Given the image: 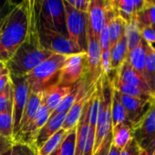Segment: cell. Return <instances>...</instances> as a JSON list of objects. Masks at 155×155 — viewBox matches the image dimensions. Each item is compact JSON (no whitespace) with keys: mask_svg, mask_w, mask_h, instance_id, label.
I'll list each match as a JSON object with an SVG mask.
<instances>
[{"mask_svg":"<svg viewBox=\"0 0 155 155\" xmlns=\"http://www.w3.org/2000/svg\"><path fill=\"white\" fill-rule=\"evenodd\" d=\"M68 55L53 54L26 74L29 92L42 93L58 84L59 73Z\"/></svg>","mask_w":155,"mask_h":155,"instance_id":"obj_4","label":"cell"},{"mask_svg":"<svg viewBox=\"0 0 155 155\" xmlns=\"http://www.w3.org/2000/svg\"><path fill=\"white\" fill-rule=\"evenodd\" d=\"M51 115V112L49 109L41 102V104L37 112L36 116L34 117L33 121L31 122L27 131L22 137L21 141L22 143H26L32 146L33 142L37 134V133L40 131V129L45 125V124L48 121L49 117Z\"/></svg>","mask_w":155,"mask_h":155,"instance_id":"obj_18","label":"cell"},{"mask_svg":"<svg viewBox=\"0 0 155 155\" xmlns=\"http://www.w3.org/2000/svg\"><path fill=\"white\" fill-rule=\"evenodd\" d=\"M151 27L153 28V32H154V34H155V24H154V25H152Z\"/></svg>","mask_w":155,"mask_h":155,"instance_id":"obj_41","label":"cell"},{"mask_svg":"<svg viewBox=\"0 0 155 155\" xmlns=\"http://www.w3.org/2000/svg\"><path fill=\"white\" fill-rule=\"evenodd\" d=\"M29 21V0L19 1L0 20V60L6 63L25 41Z\"/></svg>","mask_w":155,"mask_h":155,"instance_id":"obj_2","label":"cell"},{"mask_svg":"<svg viewBox=\"0 0 155 155\" xmlns=\"http://www.w3.org/2000/svg\"><path fill=\"white\" fill-rule=\"evenodd\" d=\"M37 14L36 1L29 0L28 30L25 41L17 48L12 57L5 63L9 74L23 76L32 71L37 65L53 54L44 49L37 34Z\"/></svg>","mask_w":155,"mask_h":155,"instance_id":"obj_1","label":"cell"},{"mask_svg":"<svg viewBox=\"0 0 155 155\" xmlns=\"http://www.w3.org/2000/svg\"><path fill=\"white\" fill-rule=\"evenodd\" d=\"M112 75L116 76L121 82L138 87L140 89H143L148 93H152L151 89L149 88L147 83L145 82L144 78L139 74L130 64V63L128 62V60L126 59V61L121 65V67L112 74ZM111 77V76H110Z\"/></svg>","mask_w":155,"mask_h":155,"instance_id":"obj_16","label":"cell"},{"mask_svg":"<svg viewBox=\"0 0 155 155\" xmlns=\"http://www.w3.org/2000/svg\"><path fill=\"white\" fill-rule=\"evenodd\" d=\"M16 3V1L11 0H0V20L10 10V8Z\"/></svg>","mask_w":155,"mask_h":155,"instance_id":"obj_36","label":"cell"},{"mask_svg":"<svg viewBox=\"0 0 155 155\" xmlns=\"http://www.w3.org/2000/svg\"><path fill=\"white\" fill-rule=\"evenodd\" d=\"M111 4L117 15L129 24L136 15V13L143 6L144 0H112Z\"/></svg>","mask_w":155,"mask_h":155,"instance_id":"obj_21","label":"cell"},{"mask_svg":"<svg viewBox=\"0 0 155 155\" xmlns=\"http://www.w3.org/2000/svg\"><path fill=\"white\" fill-rule=\"evenodd\" d=\"M136 20L140 30L155 24V0H144L143 6L136 13Z\"/></svg>","mask_w":155,"mask_h":155,"instance_id":"obj_24","label":"cell"},{"mask_svg":"<svg viewBox=\"0 0 155 155\" xmlns=\"http://www.w3.org/2000/svg\"><path fill=\"white\" fill-rule=\"evenodd\" d=\"M76 144V128L70 130L60 145L50 155H74Z\"/></svg>","mask_w":155,"mask_h":155,"instance_id":"obj_30","label":"cell"},{"mask_svg":"<svg viewBox=\"0 0 155 155\" xmlns=\"http://www.w3.org/2000/svg\"><path fill=\"white\" fill-rule=\"evenodd\" d=\"M95 89H96V84L90 90L86 89V90L82 91V93L79 94L77 101L75 102V104L72 105V107L67 113L61 129H63L67 132H69L70 130L76 128V126L79 123V120L81 116V114L83 112V109L85 107V104H87V102L89 101V99L94 93Z\"/></svg>","mask_w":155,"mask_h":155,"instance_id":"obj_13","label":"cell"},{"mask_svg":"<svg viewBox=\"0 0 155 155\" xmlns=\"http://www.w3.org/2000/svg\"><path fill=\"white\" fill-rule=\"evenodd\" d=\"M153 99H154V101H155V94H154V96H153Z\"/></svg>","mask_w":155,"mask_h":155,"instance_id":"obj_42","label":"cell"},{"mask_svg":"<svg viewBox=\"0 0 155 155\" xmlns=\"http://www.w3.org/2000/svg\"><path fill=\"white\" fill-rule=\"evenodd\" d=\"M120 155H147L146 153L142 150L138 144L136 143V142L132 139L128 144L121 151V153Z\"/></svg>","mask_w":155,"mask_h":155,"instance_id":"obj_34","label":"cell"},{"mask_svg":"<svg viewBox=\"0 0 155 155\" xmlns=\"http://www.w3.org/2000/svg\"><path fill=\"white\" fill-rule=\"evenodd\" d=\"M132 139V124L130 123L122 124L112 127V144L121 151Z\"/></svg>","mask_w":155,"mask_h":155,"instance_id":"obj_25","label":"cell"},{"mask_svg":"<svg viewBox=\"0 0 155 155\" xmlns=\"http://www.w3.org/2000/svg\"><path fill=\"white\" fill-rule=\"evenodd\" d=\"M15 143L16 142L14 140L7 139V138L0 135V155L5 153L8 149H10Z\"/></svg>","mask_w":155,"mask_h":155,"instance_id":"obj_37","label":"cell"},{"mask_svg":"<svg viewBox=\"0 0 155 155\" xmlns=\"http://www.w3.org/2000/svg\"><path fill=\"white\" fill-rule=\"evenodd\" d=\"M66 14V27L69 39L79 53H87L88 48V14L79 12L63 1Z\"/></svg>","mask_w":155,"mask_h":155,"instance_id":"obj_6","label":"cell"},{"mask_svg":"<svg viewBox=\"0 0 155 155\" xmlns=\"http://www.w3.org/2000/svg\"><path fill=\"white\" fill-rule=\"evenodd\" d=\"M128 48L124 39V36L120 39L112 47H111L110 63L112 73L116 72L121 65L126 61L128 57Z\"/></svg>","mask_w":155,"mask_h":155,"instance_id":"obj_23","label":"cell"},{"mask_svg":"<svg viewBox=\"0 0 155 155\" xmlns=\"http://www.w3.org/2000/svg\"><path fill=\"white\" fill-rule=\"evenodd\" d=\"M111 122H112V127L122 124L129 123L127 120L125 109L122 104L114 90H112V98H111Z\"/></svg>","mask_w":155,"mask_h":155,"instance_id":"obj_28","label":"cell"},{"mask_svg":"<svg viewBox=\"0 0 155 155\" xmlns=\"http://www.w3.org/2000/svg\"><path fill=\"white\" fill-rule=\"evenodd\" d=\"M0 135L7 139H13L12 110L0 113Z\"/></svg>","mask_w":155,"mask_h":155,"instance_id":"obj_31","label":"cell"},{"mask_svg":"<svg viewBox=\"0 0 155 155\" xmlns=\"http://www.w3.org/2000/svg\"><path fill=\"white\" fill-rule=\"evenodd\" d=\"M121 153V150L120 149H118L117 147H115L113 144L111 145V150H110V152H109V153L108 155H120Z\"/></svg>","mask_w":155,"mask_h":155,"instance_id":"obj_40","label":"cell"},{"mask_svg":"<svg viewBox=\"0 0 155 155\" xmlns=\"http://www.w3.org/2000/svg\"><path fill=\"white\" fill-rule=\"evenodd\" d=\"M12 102H13V94H12V85L11 80L7 86L0 93V113H4L9 110H12Z\"/></svg>","mask_w":155,"mask_h":155,"instance_id":"obj_33","label":"cell"},{"mask_svg":"<svg viewBox=\"0 0 155 155\" xmlns=\"http://www.w3.org/2000/svg\"><path fill=\"white\" fill-rule=\"evenodd\" d=\"M12 85V118H13V139L16 142L18 133L21 118L27 102L29 87L26 76H17L10 74Z\"/></svg>","mask_w":155,"mask_h":155,"instance_id":"obj_8","label":"cell"},{"mask_svg":"<svg viewBox=\"0 0 155 155\" xmlns=\"http://www.w3.org/2000/svg\"><path fill=\"white\" fill-rule=\"evenodd\" d=\"M144 80L151 89L153 95L155 94V50L147 44L146 59L144 67ZM154 100V99H153Z\"/></svg>","mask_w":155,"mask_h":155,"instance_id":"obj_26","label":"cell"},{"mask_svg":"<svg viewBox=\"0 0 155 155\" xmlns=\"http://www.w3.org/2000/svg\"><path fill=\"white\" fill-rule=\"evenodd\" d=\"M91 97V96H90ZM90 99L85 104L81 116L76 126V144L74 155H83L85 144L87 141V136L89 133V108H90Z\"/></svg>","mask_w":155,"mask_h":155,"instance_id":"obj_20","label":"cell"},{"mask_svg":"<svg viewBox=\"0 0 155 155\" xmlns=\"http://www.w3.org/2000/svg\"><path fill=\"white\" fill-rule=\"evenodd\" d=\"M9 74L8 69L6 67V64H5V63L2 62L0 60V76H2L4 74Z\"/></svg>","mask_w":155,"mask_h":155,"instance_id":"obj_39","label":"cell"},{"mask_svg":"<svg viewBox=\"0 0 155 155\" xmlns=\"http://www.w3.org/2000/svg\"><path fill=\"white\" fill-rule=\"evenodd\" d=\"M10 83V74H6L2 76H0V93L4 91V89L7 86V84Z\"/></svg>","mask_w":155,"mask_h":155,"instance_id":"obj_38","label":"cell"},{"mask_svg":"<svg viewBox=\"0 0 155 155\" xmlns=\"http://www.w3.org/2000/svg\"><path fill=\"white\" fill-rule=\"evenodd\" d=\"M66 2L78 11L82 13H88L90 1V0H66Z\"/></svg>","mask_w":155,"mask_h":155,"instance_id":"obj_35","label":"cell"},{"mask_svg":"<svg viewBox=\"0 0 155 155\" xmlns=\"http://www.w3.org/2000/svg\"><path fill=\"white\" fill-rule=\"evenodd\" d=\"M146 50H147V43L142 37L140 44L128 53V57H127V60L130 63L131 66L143 77L144 75Z\"/></svg>","mask_w":155,"mask_h":155,"instance_id":"obj_22","label":"cell"},{"mask_svg":"<svg viewBox=\"0 0 155 155\" xmlns=\"http://www.w3.org/2000/svg\"><path fill=\"white\" fill-rule=\"evenodd\" d=\"M88 64L89 72L85 83L89 88L93 87L102 75L101 68V50L100 46L99 38H97L88 25Z\"/></svg>","mask_w":155,"mask_h":155,"instance_id":"obj_11","label":"cell"},{"mask_svg":"<svg viewBox=\"0 0 155 155\" xmlns=\"http://www.w3.org/2000/svg\"><path fill=\"white\" fill-rule=\"evenodd\" d=\"M88 72L87 53L68 55L59 73L58 85L74 86L87 78Z\"/></svg>","mask_w":155,"mask_h":155,"instance_id":"obj_7","label":"cell"},{"mask_svg":"<svg viewBox=\"0 0 155 155\" xmlns=\"http://www.w3.org/2000/svg\"><path fill=\"white\" fill-rule=\"evenodd\" d=\"M69 132L60 129L55 134H53L37 151V155H50L62 143Z\"/></svg>","mask_w":155,"mask_h":155,"instance_id":"obj_29","label":"cell"},{"mask_svg":"<svg viewBox=\"0 0 155 155\" xmlns=\"http://www.w3.org/2000/svg\"><path fill=\"white\" fill-rule=\"evenodd\" d=\"M1 155H37V153L33 146L26 143L16 142L10 149Z\"/></svg>","mask_w":155,"mask_h":155,"instance_id":"obj_32","label":"cell"},{"mask_svg":"<svg viewBox=\"0 0 155 155\" xmlns=\"http://www.w3.org/2000/svg\"><path fill=\"white\" fill-rule=\"evenodd\" d=\"M37 26L39 42L44 49L50 51L53 54H58L63 55H71L79 53V49L69 39L68 36H65L46 26H43L38 23V19Z\"/></svg>","mask_w":155,"mask_h":155,"instance_id":"obj_9","label":"cell"},{"mask_svg":"<svg viewBox=\"0 0 155 155\" xmlns=\"http://www.w3.org/2000/svg\"><path fill=\"white\" fill-rule=\"evenodd\" d=\"M67 114H60L54 116H50L48 121L37 133L32 146L36 151H37L53 134H55L58 130L62 128L65 117Z\"/></svg>","mask_w":155,"mask_h":155,"instance_id":"obj_17","label":"cell"},{"mask_svg":"<svg viewBox=\"0 0 155 155\" xmlns=\"http://www.w3.org/2000/svg\"><path fill=\"white\" fill-rule=\"evenodd\" d=\"M74 86H60L53 85L42 92V103L49 109L51 114L63 101V99L69 94Z\"/></svg>","mask_w":155,"mask_h":155,"instance_id":"obj_19","label":"cell"},{"mask_svg":"<svg viewBox=\"0 0 155 155\" xmlns=\"http://www.w3.org/2000/svg\"><path fill=\"white\" fill-rule=\"evenodd\" d=\"M42 102V93H33L29 92L27 102L21 118L20 126H19V133L16 142H20L26 132L27 131L31 122L33 121L34 117L37 114V112Z\"/></svg>","mask_w":155,"mask_h":155,"instance_id":"obj_14","label":"cell"},{"mask_svg":"<svg viewBox=\"0 0 155 155\" xmlns=\"http://www.w3.org/2000/svg\"><path fill=\"white\" fill-rule=\"evenodd\" d=\"M114 90V89H113ZM117 96L119 97L122 104L123 105L128 122L132 125L134 124L150 108L153 101H145L139 98L128 96L120 94L116 90H114ZM154 101V100H153Z\"/></svg>","mask_w":155,"mask_h":155,"instance_id":"obj_12","label":"cell"},{"mask_svg":"<svg viewBox=\"0 0 155 155\" xmlns=\"http://www.w3.org/2000/svg\"><path fill=\"white\" fill-rule=\"evenodd\" d=\"M112 86L107 74L100 78V110L95 129L92 155H108L112 145L111 98Z\"/></svg>","mask_w":155,"mask_h":155,"instance_id":"obj_3","label":"cell"},{"mask_svg":"<svg viewBox=\"0 0 155 155\" xmlns=\"http://www.w3.org/2000/svg\"><path fill=\"white\" fill-rule=\"evenodd\" d=\"M106 1L91 0L88 11V25L93 35L99 38L100 31L105 23Z\"/></svg>","mask_w":155,"mask_h":155,"instance_id":"obj_15","label":"cell"},{"mask_svg":"<svg viewBox=\"0 0 155 155\" xmlns=\"http://www.w3.org/2000/svg\"><path fill=\"white\" fill-rule=\"evenodd\" d=\"M132 135L143 151L151 144L155 136V101H153L149 110L132 125Z\"/></svg>","mask_w":155,"mask_h":155,"instance_id":"obj_10","label":"cell"},{"mask_svg":"<svg viewBox=\"0 0 155 155\" xmlns=\"http://www.w3.org/2000/svg\"><path fill=\"white\" fill-rule=\"evenodd\" d=\"M124 39L129 52L140 44L142 40V35L136 20V16L129 24H126L124 30Z\"/></svg>","mask_w":155,"mask_h":155,"instance_id":"obj_27","label":"cell"},{"mask_svg":"<svg viewBox=\"0 0 155 155\" xmlns=\"http://www.w3.org/2000/svg\"><path fill=\"white\" fill-rule=\"evenodd\" d=\"M38 23L55 32L68 36L66 14L62 0L36 1Z\"/></svg>","mask_w":155,"mask_h":155,"instance_id":"obj_5","label":"cell"}]
</instances>
